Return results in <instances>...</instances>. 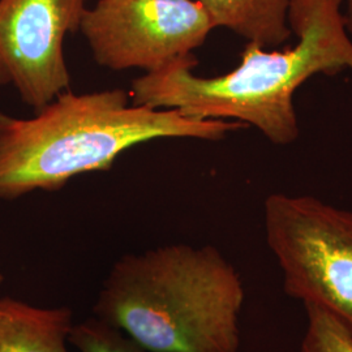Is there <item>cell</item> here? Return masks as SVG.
<instances>
[{"label":"cell","mask_w":352,"mask_h":352,"mask_svg":"<svg viewBox=\"0 0 352 352\" xmlns=\"http://www.w3.org/2000/svg\"><path fill=\"white\" fill-rule=\"evenodd\" d=\"M213 29L197 0H100L80 24L97 63L145 74L190 55Z\"/></svg>","instance_id":"cell-5"},{"label":"cell","mask_w":352,"mask_h":352,"mask_svg":"<svg viewBox=\"0 0 352 352\" xmlns=\"http://www.w3.org/2000/svg\"><path fill=\"white\" fill-rule=\"evenodd\" d=\"M307 330L300 352H352V334L334 316L307 304Z\"/></svg>","instance_id":"cell-10"},{"label":"cell","mask_w":352,"mask_h":352,"mask_svg":"<svg viewBox=\"0 0 352 352\" xmlns=\"http://www.w3.org/2000/svg\"><path fill=\"white\" fill-rule=\"evenodd\" d=\"M84 0H0V85L36 111L71 89L63 41L80 29Z\"/></svg>","instance_id":"cell-6"},{"label":"cell","mask_w":352,"mask_h":352,"mask_svg":"<svg viewBox=\"0 0 352 352\" xmlns=\"http://www.w3.org/2000/svg\"><path fill=\"white\" fill-rule=\"evenodd\" d=\"M265 235L285 292L334 316L352 334V213L314 196L270 195Z\"/></svg>","instance_id":"cell-4"},{"label":"cell","mask_w":352,"mask_h":352,"mask_svg":"<svg viewBox=\"0 0 352 352\" xmlns=\"http://www.w3.org/2000/svg\"><path fill=\"white\" fill-rule=\"evenodd\" d=\"M214 28L232 30L263 47L285 43L292 32L287 23L289 0H197Z\"/></svg>","instance_id":"cell-8"},{"label":"cell","mask_w":352,"mask_h":352,"mask_svg":"<svg viewBox=\"0 0 352 352\" xmlns=\"http://www.w3.org/2000/svg\"><path fill=\"white\" fill-rule=\"evenodd\" d=\"M69 344L78 352H155L96 316L74 325Z\"/></svg>","instance_id":"cell-9"},{"label":"cell","mask_w":352,"mask_h":352,"mask_svg":"<svg viewBox=\"0 0 352 352\" xmlns=\"http://www.w3.org/2000/svg\"><path fill=\"white\" fill-rule=\"evenodd\" d=\"M343 16L349 33H352V0H347V10Z\"/></svg>","instance_id":"cell-11"},{"label":"cell","mask_w":352,"mask_h":352,"mask_svg":"<svg viewBox=\"0 0 352 352\" xmlns=\"http://www.w3.org/2000/svg\"><path fill=\"white\" fill-rule=\"evenodd\" d=\"M245 299L213 245H161L113 263L93 316L155 352H239Z\"/></svg>","instance_id":"cell-3"},{"label":"cell","mask_w":352,"mask_h":352,"mask_svg":"<svg viewBox=\"0 0 352 352\" xmlns=\"http://www.w3.org/2000/svg\"><path fill=\"white\" fill-rule=\"evenodd\" d=\"M123 89L64 91L30 119L0 113V199L55 192L77 175L107 171L129 148L157 139L222 141L247 124L129 104Z\"/></svg>","instance_id":"cell-2"},{"label":"cell","mask_w":352,"mask_h":352,"mask_svg":"<svg viewBox=\"0 0 352 352\" xmlns=\"http://www.w3.org/2000/svg\"><path fill=\"white\" fill-rule=\"evenodd\" d=\"M74 311L0 299V352H69Z\"/></svg>","instance_id":"cell-7"},{"label":"cell","mask_w":352,"mask_h":352,"mask_svg":"<svg viewBox=\"0 0 352 352\" xmlns=\"http://www.w3.org/2000/svg\"><path fill=\"white\" fill-rule=\"evenodd\" d=\"M3 282H4V277H3V274H1V273H0V285H1V283H3Z\"/></svg>","instance_id":"cell-12"},{"label":"cell","mask_w":352,"mask_h":352,"mask_svg":"<svg viewBox=\"0 0 352 352\" xmlns=\"http://www.w3.org/2000/svg\"><path fill=\"white\" fill-rule=\"evenodd\" d=\"M342 0H289L287 23L298 42L266 51L248 42L240 64L228 74L195 75L197 59L183 56L132 81V104L176 110L195 119L235 120L256 126L276 145H289L300 129L294 94L312 76L352 71Z\"/></svg>","instance_id":"cell-1"}]
</instances>
